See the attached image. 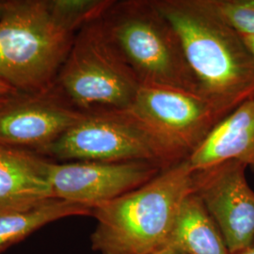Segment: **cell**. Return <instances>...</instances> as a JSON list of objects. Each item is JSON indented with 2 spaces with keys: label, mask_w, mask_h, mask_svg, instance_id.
Returning <instances> with one entry per match:
<instances>
[{
  "label": "cell",
  "mask_w": 254,
  "mask_h": 254,
  "mask_svg": "<svg viewBox=\"0 0 254 254\" xmlns=\"http://www.w3.org/2000/svg\"><path fill=\"white\" fill-rule=\"evenodd\" d=\"M140 86L102 17L76 32L53 89L72 108L91 115L130 109Z\"/></svg>",
  "instance_id": "4"
},
{
  "label": "cell",
  "mask_w": 254,
  "mask_h": 254,
  "mask_svg": "<svg viewBox=\"0 0 254 254\" xmlns=\"http://www.w3.org/2000/svg\"><path fill=\"white\" fill-rule=\"evenodd\" d=\"M152 254H186L180 253V252H177V251H174L172 249H169V248H160L159 250L155 251L154 253Z\"/></svg>",
  "instance_id": "19"
},
{
  "label": "cell",
  "mask_w": 254,
  "mask_h": 254,
  "mask_svg": "<svg viewBox=\"0 0 254 254\" xmlns=\"http://www.w3.org/2000/svg\"><path fill=\"white\" fill-rule=\"evenodd\" d=\"M50 163L24 149L0 145V214L25 211L54 199Z\"/></svg>",
  "instance_id": "11"
},
{
  "label": "cell",
  "mask_w": 254,
  "mask_h": 254,
  "mask_svg": "<svg viewBox=\"0 0 254 254\" xmlns=\"http://www.w3.org/2000/svg\"><path fill=\"white\" fill-rule=\"evenodd\" d=\"M84 116L52 91L18 94L0 108V145L41 152Z\"/></svg>",
  "instance_id": "10"
},
{
  "label": "cell",
  "mask_w": 254,
  "mask_h": 254,
  "mask_svg": "<svg viewBox=\"0 0 254 254\" xmlns=\"http://www.w3.org/2000/svg\"><path fill=\"white\" fill-rule=\"evenodd\" d=\"M180 38L200 95L229 115L254 100V58L210 0H154Z\"/></svg>",
  "instance_id": "1"
},
{
  "label": "cell",
  "mask_w": 254,
  "mask_h": 254,
  "mask_svg": "<svg viewBox=\"0 0 254 254\" xmlns=\"http://www.w3.org/2000/svg\"><path fill=\"white\" fill-rule=\"evenodd\" d=\"M103 22L141 85L200 94L178 33L154 0L114 1Z\"/></svg>",
  "instance_id": "5"
},
{
  "label": "cell",
  "mask_w": 254,
  "mask_h": 254,
  "mask_svg": "<svg viewBox=\"0 0 254 254\" xmlns=\"http://www.w3.org/2000/svg\"><path fill=\"white\" fill-rule=\"evenodd\" d=\"M214 9L241 35L254 36V0H210Z\"/></svg>",
  "instance_id": "16"
},
{
  "label": "cell",
  "mask_w": 254,
  "mask_h": 254,
  "mask_svg": "<svg viewBox=\"0 0 254 254\" xmlns=\"http://www.w3.org/2000/svg\"><path fill=\"white\" fill-rule=\"evenodd\" d=\"M15 96H16V95H15ZM11 97H13V96H9V95L0 94V108H1V107H3L5 104H7Z\"/></svg>",
  "instance_id": "20"
},
{
  "label": "cell",
  "mask_w": 254,
  "mask_h": 254,
  "mask_svg": "<svg viewBox=\"0 0 254 254\" xmlns=\"http://www.w3.org/2000/svg\"><path fill=\"white\" fill-rule=\"evenodd\" d=\"M188 160L193 171L236 160L254 172V100L246 102L219 122Z\"/></svg>",
  "instance_id": "12"
},
{
  "label": "cell",
  "mask_w": 254,
  "mask_h": 254,
  "mask_svg": "<svg viewBox=\"0 0 254 254\" xmlns=\"http://www.w3.org/2000/svg\"><path fill=\"white\" fill-rule=\"evenodd\" d=\"M0 94H4V95H9V96H15L18 95V93L14 90H12L11 88H9V86L5 85L4 83L0 81Z\"/></svg>",
  "instance_id": "17"
},
{
  "label": "cell",
  "mask_w": 254,
  "mask_h": 254,
  "mask_svg": "<svg viewBox=\"0 0 254 254\" xmlns=\"http://www.w3.org/2000/svg\"><path fill=\"white\" fill-rule=\"evenodd\" d=\"M128 110L187 158L228 116L199 93L154 85H141Z\"/></svg>",
  "instance_id": "7"
},
{
  "label": "cell",
  "mask_w": 254,
  "mask_h": 254,
  "mask_svg": "<svg viewBox=\"0 0 254 254\" xmlns=\"http://www.w3.org/2000/svg\"><path fill=\"white\" fill-rule=\"evenodd\" d=\"M47 2L55 17L74 33L102 18L114 3L112 0H47Z\"/></svg>",
  "instance_id": "15"
},
{
  "label": "cell",
  "mask_w": 254,
  "mask_h": 254,
  "mask_svg": "<svg viewBox=\"0 0 254 254\" xmlns=\"http://www.w3.org/2000/svg\"><path fill=\"white\" fill-rule=\"evenodd\" d=\"M91 215L90 206L56 198L28 210L0 214V252L55 220Z\"/></svg>",
  "instance_id": "14"
},
{
  "label": "cell",
  "mask_w": 254,
  "mask_h": 254,
  "mask_svg": "<svg viewBox=\"0 0 254 254\" xmlns=\"http://www.w3.org/2000/svg\"><path fill=\"white\" fill-rule=\"evenodd\" d=\"M245 164L228 160L193 172V193L217 223L230 254L253 246L254 191Z\"/></svg>",
  "instance_id": "8"
},
{
  "label": "cell",
  "mask_w": 254,
  "mask_h": 254,
  "mask_svg": "<svg viewBox=\"0 0 254 254\" xmlns=\"http://www.w3.org/2000/svg\"><path fill=\"white\" fill-rule=\"evenodd\" d=\"M6 3H7V1H0V18L2 17V15H3L4 11H5Z\"/></svg>",
  "instance_id": "22"
},
{
  "label": "cell",
  "mask_w": 254,
  "mask_h": 254,
  "mask_svg": "<svg viewBox=\"0 0 254 254\" xmlns=\"http://www.w3.org/2000/svg\"><path fill=\"white\" fill-rule=\"evenodd\" d=\"M63 161H148L164 169L187 157L128 109L85 115L41 151Z\"/></svg>",
  "instance_id": "6"
},
{
  "label": "cell",
  "mask_w": 254,
  "mask_h": 254,
  "mask_svg": "<svg viewBox=\"0 0 254 254\" xmlns=\"http://www.w3.org/2000/svg\"><path fill=\"white\" fill-rule=\"evenodd\" d=\"M242 38L245 42L246 46L250 49L251 53L253 54L254 58V36H249V35H242Z\"/></svg>",
  "instance_id": "18"
},
{
  "label": "cell",
  "mask_w": 254,
  "mask_h": 254,
  "mask_svg": "<svg viewBox=\"0 0 254 254\" xmlns=\"http://www.w3.org/2000/svg\"><path fill=\"white\" fill-rule=\"evenodd\" d=\"M188 158L143 186L92 208V250L101 254H152L162 248L184 200L193 192Z\"/></svg>",
  "instance_id": "2"
},
{
  "label": "cell",
  "mask_w": 254,
  "mask_h": 254,
  "mask_svg": "<svg viewBox=\"0 0 254 254\" xmlns=\"http://www.w3.org/2000/svg\"><path fill=\"white\" fill-rule=\"evenodd\" d=\"M162 248L186 254H230L217 223L193 192L183 201Z\"/></svg>",
  "instance_id": "13"
},
{
  "label": "cell",
  "mask_w": 254,
  "mask_h": 254,
  "mask_svg": "<svg viewBox=\"0 0 254 254\" xmlns=\"http://www.w3.org/2000/svg\"><path fill=\"white\" fill-rule=\"evenodd\" d=\"M0 253H1V252H0Z\"/></svg>",
  "instance_id": "23"
},
{
  "label": "cell",
  "mask_w": 254,
  "mask_h": 254,
  "mask_svg": "<svg viewBox=\"0 0 254 254\" xmlns=\"http://www.w3.org/2000/svg\"><path fill=\"white\" fill-rule=\"evenodd\" d=\"M75 34L47 0H10L0 18V81L18 94L52 91Z\"/></svg>",
  "instance_id": "3"
},
{
  "label": "cell",
  "mask_w": 254,
  "mask_h": 254,
  "mask_svg": "<svg viewBox=\"0 0 254 254\" xmlns=\"http://www.w3.org/2000/svg\"><path fill=\"white\" fill-rule=\"evenodd\" d=\"M254 254V246H251V247L247 248L245 250H242L240 252H237L236 254Z\"/></svg>",
  "instance_id": "21"
},
{
  "label": "cell",
  "mask_w": 254,
  "mask_h": 254,
  "mask_svg": "<svg viewBox=\"0 0 254 254\" xmlns=\"http://www.w3.org/2000/svg\"><path fill=\"white\" fill-rule=\"evenodd\" d=\"M163 170L148 161L51 162L49 180L56 199L93 208L143 186Z\"/></svg>",
  "instance_id": "9"
}]
</instances>
